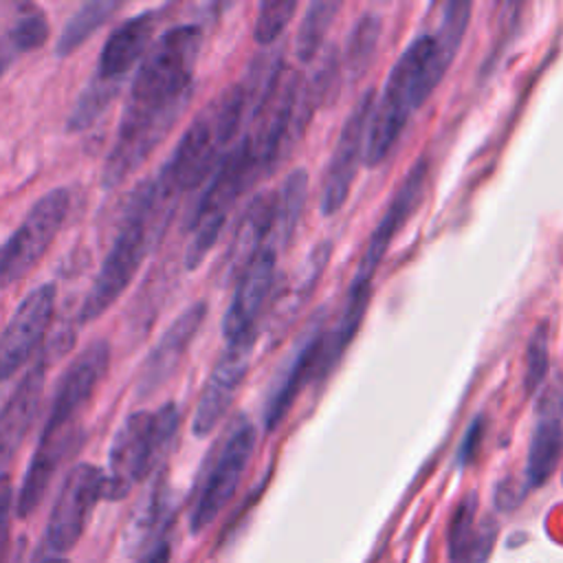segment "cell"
<instances>
[{"mask_svg":"<svg viewBox=\"0 0 563 563\" xmlns=\"http://www.w3.org/2000/svg\"><path fill=\"white\" fill-rule=\"evenodd\" d=\"M18 55H20L18 48L13 46V42H11L9 35L4 33V35L0 37V77L9 70V66L13 64V59H15Z\"/></svg>","mask_w":563,"mask_h":563,"instance_id":"d590c367","label":"cell"},{"mask_svg":"<svg viewBox=\"0 0 563 563\" xmlns=\"http://www.w3.org/2000/svg\"><path fill=\"white\" fill-rule=\"evenodd\" d=\"M453 57L455 53L440 44L431 31L418 35L400 53L369 114L363 147V161L369 167L387 158L409 117L440 84Z\"/></svg>","mask_w":563,"mask_h":563,"instance_id":"3957f363","label":"cell"},{"mask_svg":"<svg viewBox=\"0 0 563 563\" xmlns=\"http://www.w3.org/2000/svg\"><path fill=\"white\" fill-rule=\"evenodd\" d=\"M246 101V90L242 86H231L189 123L161 172L165 183L178 196L198 187L209 172L218 167L222 152L240 130Z\"/></svg>","mask_w":563,"mask_h":563,"instance_id":"277c9868","label":"cell"},{"mask_svg":"<svg viewBox=\"0 0 563 563\" xmlns=\"http://www.w3.org/2000/svg\"><path fill=\"white\" fill-rule=\"evenodd\" d=\"M169 559H172V545L167 539H161L152 545V550L145 554L141 563H169Z\"/></svg>","mask_w":563,"mask_h":563,"instance_id":"e575fe53","label":"cell"},{"mask_svg":"<svg viewBox=\"0 0 563 563\" xmlns=\"http://www.w3.org/2000/svg\"><path fill=\"white\" fill-rule=\"evenodd\" d=\"M275 227V191L257 194L246 209L242 211L235 233L231 238L229 251L224 255L227 275H240V271L249 264V260L266 246V238Z\"/></svg>","mask_w":563,"mask_h":563,"instance_id":"603a6c76","label":"cell"},{"mask_svg":"<svg viewBox=\"0 0 563 563\" xmlns=\"http://www.w3.org/2000/svg\"><path fill=\"white\" fill-rule=\"evenodd\" d=\"M207 310H209L207 301L191 303L161 334V339L154 343V347L147 352L145 361L141 363L139 380H136V398L145 400L154 396L174 376L191 341L196 339L200 325L205 323Z\"/></svg>","mask_w":563,"mask_h":563,"instance_id":"e0dca14e","label":"cell"},{"mask_svg":"<svg viewBox=\"0 0 563 563\" xmlns=\"http://www.w3.org/2000/svg\"><path fill=\"white\" fill-rule=\"evenodd\" d=\"M255 339L257 334H251L246 339L227 343L224 352L218 356L194 411L191 431L196 438H207L224 418L240 385L246 378Z\"/></svg>","mask_w":563,"mask_h":563,"instance_id":"4fadbf2b","label":"cell"},{"mask_svg":"<svg viewBox=\"0 0 563 563\" xmlns=\"http://www.w3.org/2000/svg\"><path fill=\"white\" fill-rule=\"evenodd\" d=\"M306 191H308V174L306 169L297 167L292 169L279 191H275V227H273V233L279 238L282 244H286L292 233H295V227L301 218V211H303V205H306Z\"/></svg>","mask_w":563,"mask_h":563,"instance_id":"d4e9b609","label":"cell"},{"mask_svg":"<svg viewBox=\"0 0 563 563\" xmlns=\"http://www.w3.org/2000/svg\"><path fill=\"white\" fill-rule=\"evenodd\" d=\"M165 506V490H163V473L154 477L152 486H147L145 495L139 499L136 508L130 515V521L123 530V545L132 554L150 539L152 530L158 526Z\"/></svg>","mask_w":563,"mask_h":563,"instance_id":"484cf974","label":"cell"},{"mask_svg":"<svg viewBox=\"0 0 563 563\" xmlns=\"http://www.w3.org/2000/svg\"><path fill=\"white\" fill-rule=\"evenodd\" d=\"M110 365V343L106 339L90 341L64 369L57 380L55 396L51 402V422L81 424V416L88 409L95 391L108 374Z\"/></svg>","mask_w":563,"mask_h":563,"instance_id":"5bb4252c","label":"cell"},{"mask_svg":"<svg viewBox=\"0 0 563 563\" xmlns=\"http://www.w3.org/2000/svg\"><path fill=\"white\" fill-rule=\"evenodd\" d=\"M84 431L81 427H62V424H48L44 422L35 453L29 462V468L24 473L18 501H15V515L20 519H26L44 499L53 475L64 464V460L81 444Z\"/></svg>","mask_w":563,"mask_h":563,"instance_id":"d6986e66","label":"cell"},{"mask_svg":"<svg viewBox=\"0 0 563 563\" xmlns=\"http://www.w3.org/2000/svg\"><path fill=\"white\" fill-rule=\"evenodd\" d=\"M275 264L277 249L273 244H266L240 271L233 299L222 319V334L227 343L257 334V319L273 290Z\"/></svg>","mask_w":563,"mask_h":563,"instance_id":"9a60e30c","label":"cell"},{"mask_svg":"<svg viewBox=\"0 0 563 563\" xmlns=\"http://www.w3.org/2000/svg\"><path fill=\"white\" fill-rule=\"evenodd\" d=\"M497 541V521L477 517V495L468 493L453 510L446 530L449 563H488Z\"/></svg>","mask_w":563,"mask_h":563,"instance_id":"7402d4cb","label":"cell"},{"mask_svg":"<svg viewBox=\"0 0 563 563\" xmlns=\"http://www.w3.org/2000/svg\"><path fill=\"white\" fill-rule=\"evenodd\" d=\"M202 44L196 24L167 29L143 55L132 79L114 143L106 156L101 185L119 187L172 132L194 95V70Z\"/></svg>","mask_w":563,"mask_h":563,"instance_id":"6da1fadb","label":"cell"},{"mask_svg":"<svg viewBox=\"0 0 563 563\" xmlns=\"http://www.w3.org/2000/svg\"><path fill=\"white\" fill-rule=\"evenodd\" d=\"M180 413L174 402H165L156 411L139 409L123 420L110 444L106 499H123L141 479L156 471L172 449Z\"/></svg>","mask_w":563,"mask_h":563,"instance_id":"5b68a950","label":"cell"},{"mask_svg":"<svg viewBox=\"0 0 563 563\" xmlns=\"http://www.w3.org/2000/svg\"><path fill=\"white\" fill-rule=\"evenodd\" d=\"M121 9L119 0H92L81 4L70 20L64 24L57 42H55V55L66 57L75 53L95 31H99L117 11Z\"/></svg>","mask_w":563,"mask_h":563,"instance_id":"cb8c5ba5","label":"cell"},{"mask_svg":"<svg viewBox=\"0 0 563 563\" xmlns=\"http://www.w3.org/2000/svg\"><path fill=\"white\" fill-rule=\"evenodd\" d=\"M42 563H68L64 556H48V559H44Z\"/></svg>","mask_w":563,"mask_h":563,"instance_id":"8d00e7d4","label":"cell"},{"mask_svg":"<svg viewBox=\"0 0 563 563\" xmlns=\"http://www.w3.org/2000/svg\"><path fill=\"white\" fill-rule=\"evenodd\" d=\"M46 365L48 352L40 350L35 363L22 374L0 409V477L7 475V468L33 427L44 394Z\"/></svg>","mask_w":563,"mask_h":563,"instance_id":"ac0fdd59","label":"cell"},{"mask_svg":"<svg viewBox=\"0 0 563 563\" xmlns=\"http://www.w3.org/2000/svg\"><path fill=\"white\" fill-rule=\"evenodd\" d=\"M119 88L121 86H117V84H106V81L90 77V81L84 88V92L79 95L73 112L68 114V132H81V130L90 128L106 112V108L117 99Z\"/></svg>","mask_w":563,"mask_h":563,"instance_id":"83f0119b","label":"cell"},{"mask_svg":"<svg viewBox=\"0 0 563 563\" xmlns=\"http://www.w3.org/2000/svg\"><path fill=\"white\" fill-rule=\"evenodd\" d=\"M55 297L57 286L46 282L33 288L15 308L13 317L0 332V383L22 369L33 354H40V345L53 321Z\"/></svg>","mask_w":563,"mask_h":563,"instance_id":"30bf717a","label":"cell"},{"mask_svg":"<svg viewBox=\"0 0 563 563\" xmlns=\"http://www.w3.org/2000/svg\"><path fill=\"white\" fill-rule=\"evenodd\" d=\"M103 486L106 473L90 462H79L68 471L44 534L46 545L55 554L68 552L81 539L97 501L103 497Z\"/></svg>","mask_w":563,"mask_h":563,"instance_id":"9c48e42d","label":"cell"},{"mask_svg":"<svg viewBox=\"0 0 563 563\" xmlns=\"http://www.w3.org/2000/svg\"><path fill=\"white\" fill-rule=\"evenodd\" d=\"M427 178H429V163H427V158H420L405 174V178L396 187L389 205L385 207L378 224L369 233L350 288H372V277H374L376 268L380 266L391 240L400 233V229L407 224L411 213L418 209V205L424 196Z\"/></svg>","mask_w":563,"mask_h":563,"instance_id":"8fae6325","label":"cell"},{"mask_svg":"<svg viewBox=\"0 0 563 563\" xmlns=\"http://www.w3.org/2000/svg\"><path fill=\"white\" fill-rule=\"evenodd\" d=\"M70 209V194L64 187L46 191L24 216L13 235L0 246V286H11L44 257Z\"/></svg>","mask_w":563,"mask_h":563,"instance_id":"ba28073f","label":"cell"},{"mask_svg":"<svg viewBox=\"0 0 563 563\" xmlns=\"http://www.w3.org/2000/svg\"><path fill=\"white\" fill-rule=\"evenodd\" d=\"M323 334L325 332L321 328V319H312L310 325L306 328L303 336L295 345L292 356L288 358L284 372H279V376L275 378L273 389L266 398V407H264V429L266 431H273L279 427L284 416L292 407L295 398L303 389L306 380L310 376H314L317 361L321 354Z\"/></svg>","mask_w":563,"mask_h":563,"instance_id":"ffe728a7","label":"cell"},{"mask_svg":"<svg viewBox=\"0 0 563 563\" xmlns=\"http://www.w3.org/2000/svg\"><path fill=\"white\" fill-rule=\"evenodd\" d=\"M550 372V328L548 321H541L526 347V369H523V389L526 394H537Z\"/></svg>","mask_w":563,"mask_h":563,"instance_id":"f546056e","label":"cell"},{"mask_svg":"<svg viewBox=\"0 0 563 563\" xmlns=\"http://www.w3.org/2000/svg\"><path fill=\"white\" fill-rule=\"evenodd\" d=\"M374 97H376L374 90H365L341 128L339 141L323 172V185L319 196V209L323 216H334L350 196L356 169L363 158L365 132H367L369 114L374 108Z\"/></svg>","mask_w":563,"mask_h":563,"instance_id":"7c38bea8","label":"cell"},{"mask_svg":"<svg viewBox=\"0 0 563 563\" xmlns=\"http://www.w3.org/2000/svg\"><path fill=\"white\" fill-rule=\"evenodd\" d=\"M257 176H262L257 156L244 136L222 156L209 187L196 207L191 218V240L185 253V266L189 271L200 266L207 253L216 246L231 207Z\"/></svg>","mask_w":563,"mask_h":563,"instance_id":"8992f818","label":"cell"},{"mask_svg":"<svg viewBox=\"0 0 563 563\" xmlns=\"http://www.w3.org/2000/svg\"><path fill=\"white\" fill-rule=\"evenodd\" d=\"M156 22H158V13L145 11L119 24L106 40L92 77L106 84L121 86V79L150 51Z\"/></svg>","mask_w":563,"mask_h":563,"instance_id":"44dd1931","label":"cell"},{"mask_svg":"<svg viewBox=\"0 0 563 563\" xmlns=\"http://www.w3.org/2000/svg\"><path fill=\"white\" fill-rule=\"evenodd\" d=\"M48 33H51V26H48L46 13L37 7H29V11L20 13L11 24V29L7 31L18 53H26L44 46L48 40Z\"/></svg>","mask_w":563,"mask_h":563,"instance_id":"1f68e13d","label":"cell"},{"mask_svg":"<svg viewBox=\"0 0 563 563\" xmlns=\"http://www.w3.org/2000/svg\"><path fill=\"white\" fill-rule=\"evenodd\" d=\"M178 194L158 174L132 189L125 200L119 231L79 308V323L99 319L130 286L141 262L167 227Z\"/></svg>","mask_w":563,"mask_h":563,"instance_id":"7a4b0ae2","label":"cell"},{"mask_svg":"<svg viewBox=\"0 0 563 563\" xmlns=\"http://www.w3.org/2000/svg\"><path fill=\"white\" fill-rule=\"evenodd\" d=\"M295 11H297V2L295 0L260 2L255 26H253L255 42L257 44L275 42L284 33V29L290 24Z\"/></svg>","mask_w":563,"mask_h":563,"instance_id":"4dcf8cb0","label":"cell"},{"mask_svg":"<svg viewBox=\"0 0 563 563\" xmlns=\"http://www.w3.org/2000/svg\"><path fill=\"white\" fill-rule=\"evenodd\" d=\"M11 506H13V486H11L9 475H4V477H0V563L4 559V548H7V537H9Z\"/></svg>","mask_w":563,"mask_h":563,"instance_id":"d6a6232c","label":"cell"},{"mask_svg":"<svg viewBox=\"0 0 563 563\" xmlns=\"http://www.w3.org/2000/svg\"><path fill=\"white\" fill-rule=\"evenodd\" d=\"M255 449V429L246 416H238V420L229 427L211 468L205 475V482L198 490L196 504L189 515L191 534H200L209 528L222 508L235 495L242 475L251 462Z\"/></svg>","mask_w":563,"mask_h":563,"instance_id":"52a82bcc","label":"cell"},{"mask_svg":"<svg viewBox=\"0 0 563 563\" xmlns=\"http://www.w3.org/2000/svg\"><path fill=\"white\" fill-rule=\"evenodd\" d=\"M482 438H484V424H482V418H475V420L471 422V427L466 429L464 440H462V444H460V451H457L460 464H468V462L475 457Z\"/></svg>","mask_w":563,"mask_h":563,"instance_id":"836d02e7","label":"cell"},{"mask_svg":"<svg viewBox=\"0 0 563 563\" xmlns=\"http://www.w3.org/2000/svg\"><path fill=\"white\" fill-rule=\"evenodd\" d=\"M341 7H343L341 2H328V0H314L308 4L306 15L295 35V55L301 62L314 59Z\"/></svg>","mask_w":563,"mask_h":563,"instance_id":"4316f807","label":"cell"},{"mask_svg":"<svg viewBox=\"0 0 563 563\" xmlns=\"http://www.w3.org/2000/svg\"><path fill=\"white\" fill-rule=\"evenodd\" d=\"M563 453V374L537 391V424L526 457V488L543 486Z\"/></svg>","mask_w":563,"mask_h":563,"instance_id":"2e32d148","label":"cell"},{"mask_svg":"<svg viewBox=\"0 0 563 563\" xmlns=\"http://www.w3.org/2000/svg\"><path fill=\"white\" fill-rule=\"evenodd\" d=\"M378 37H380V15L365 13L352 29L345 46V64L354 77L363 75L365 68L369 66L374 51L378 46Z\"/></svg>","mask_w":563,"mask_h":563,"instance_id":"f1b7e54d","label":"cell"}]
</instances>
